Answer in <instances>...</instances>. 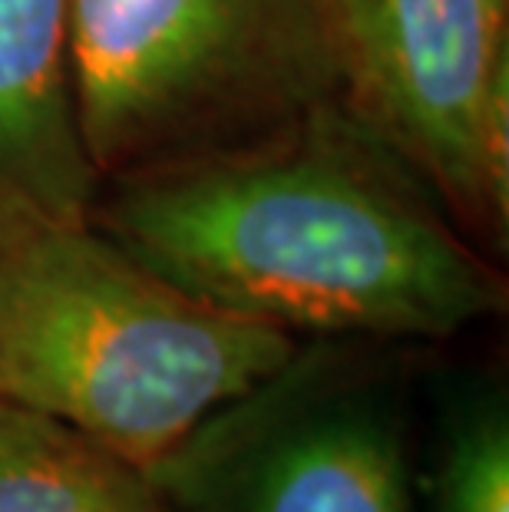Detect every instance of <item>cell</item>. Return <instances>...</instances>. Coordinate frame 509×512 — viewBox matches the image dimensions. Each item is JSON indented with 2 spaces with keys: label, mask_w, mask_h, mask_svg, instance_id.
Masks as SVG:
<instances>
[{
  "label": "cell",
  "mask_w": 509,
  "mask_h": 512,
  "mask_svg": "<svg viewBox=\"0 0 509 512\" xmlns=\"http://www.w3.org/2000/svg\"><path fill=\"white\" fill-rule=\"evenodd\" d=\"M341 103L486 255L509 235V0H324Z\"/></svg>",
  "instance_id": "obj_5"
},
{
  "label": "cell",
  "mask_w": 509,
  "mask_h": 512,
  "mask_svg": "<svg viewBox=\"0 0 509 512\" xmlns=\"http://www.w3.org/2000/svg\"><path fill=\"white\" fill-rule=\"evenodd\" d=\"M0 512H169L156 483L67 423L0 397Z\"/></svg>",
  "instance_id": "obj_7"
},
{
  "label": "cell",
  "mask_w": 509,
  "mask_h": 512,
  "mask_svg": "<svg viewBox=\"0 0 509 512\" xmlns=\"http://www.w3.org/2000/svg\"><path fill=\"white\" fill-rule=\"evenodd\" d=\"M70 63L103 182L341 100L324 0H70Z\"/></svg>",
  "instance_id": "obj_3"
},
{
  "label": "cell",
  "mask_w": 509,
  "mask_h": 512,
  "mask_svg": "<svg viewBox=\"0 0 509 512\" xmlns=\"http://www.w3.org/2000/svg\"><path fill=\"white\" fill-rule=\"evenodd\" d=\"M430 512H509V403L493 380L460 387L440 413Z\"/></svg>",
  "instance_id": "obj_8"
},
{
  "label": "cell",
  "mask_w": 509,
  "mask_h": 512,
  "mask_svg": "<svg viewBox=\"0 0 509 512\" xmlns=\"http://www.w3.org/2000/svg\"><path fill=\"white\" fill-rule=\"evenodd\" d=\"M116 245L90 215L0 209V397L139 470L295 354Z\"/></svg>",
  "instance_id": "obj_2"
},
{
  "label": "cell",
  "mask_w": 509,
  "mask_h": 512,
  "mask_svg": "<svg viewBox=\"0 0 509 512\" xmlns=\"http://www.w3.org/2000/svg\"><path fill=\"white\" fill-rule=\"evenodd\" d=\"M70 63V0H0V209L83 219L100 195Z\"/></svg>",
  "instance_id": "obj_6"
},
{
  "label": "cell",
  "mask_w": 509,
  "mask_h": 512,
  "mask_svg": "<svg viewBox=\"0 0 509 512\" xmlns=\"http://www.w3.org/2000/svg\"><path fill=\"white\" fill-rule=\"evenodd\" d=\"M90 219L182 291L288 334L443 341L506 311L493 255L341 100L106 179Z\"/></svg>",
  "instance_id": "obj_1"
},
{
  "label": "cell",
  "mask_w": 509,
  "mask_h": 512,
  "mask_svg": "<svg viewBox=\"0 0 509 512\" xmlns=\"http://www.w3.org/2000/svg\"><path fill=\"white\" fill-rule=\"evenodd\" d=\"M384 347H295L149 466L169 512H417L404 370Z\"/></svg>",
  "instance_id": "obj_4"
}]
</instances>
